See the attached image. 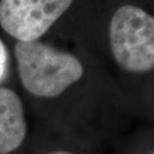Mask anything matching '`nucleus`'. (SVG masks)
I'll list each match as a JSON object with an SVG mask.
<instances>
[{"mask_svg": "<svg viewBox=\"0 0 154 154\" xmlns=\"http://www.w3.org/2000/svg\"><path fill=\"white\" fill-rule=\"evenodd\" d=\"M152 154H154V152H153V153H152Z\"/></svg>", "mask_w": 154, "mask_h": 154, "instance_id": "obj_7", "label": "nucleus"}, {"mask_svg": "<svg viewBox=\"0 0 154 154\" xmlns=\"http://www.w3.org/2000/svg\"><path fill=\"white\" fill-rule=\"evenodd\" d=\"M28 109L19 93L0 86V154H26L29 145Z\"/></svg>", "mask_w": 154, "mask_h": 154, "instance_id": "obj_4", "label": "nucleus"}, {"mask_svg": "<svg viewBox=\"0 0 154 154\" xmlns=\"http://www.w3.org/2000/svg\"><path fill=\"white\" fill-rule=\"evenodd\" d=\"M72 2L73 0H1L0 26L16 41H38Z\"/></svg>", "mask_w": 154, "mask_h": 154, "instance_id": "obj_3", "label": "nucleus"}, {"mask_svg": "<svg viewBox=\"0 0 154 154\" xmlns=\"http://www.w3.org/2000/svg\"><path fill=\"white\" fill-rule=\"evenodd\" d=\"M63 142L58 141L55 145L48 147L46 149H42L40 151L36 152L35 154H77L71 149H68L65 147V138L61 137Z\"/></svg>", "mask_w": 154, "mask_h": 154, "instance_id": "obj_6", "label": "nucleus"}, {"mask_svg": "<svg viewBox=\"0 0 154 154\" xmlns=\"http://www.w3.org/2000/svg\"><path fill=\"white\" fill-rule=\"evenodd\" d=\"M19 93L27 109L56 135H59L65 106L85 70L81 61L68 52L40 40L19 42L13 48Z\"/></svg>", "mask_w": 154, "mask_h": 154, "instance_id": "obj_1", "label": "nucleus"}, {"mask_svg": "<svg viewBox=\"0 0 154 154\" xmlns=\"http://www.w3.org/2000/svg\"><path fill=\"white\" fill-rule=\"evenodd\" d=\"M109 46L119 66L129 73L154 69V16L134 5L113 13L109 27Z\"/></svg>", "mask_w": 154, "mask_h": 154, "instance_id": "obj_2", "label": "nucleus"}, {"mask_svg": "<svg viewBox=\"0 0 154 154\" xmlns=\"http://www.w3.org/2000/svg\"><path fill=\"white\" fill-rule=\"evenodd\" d=\"M8 51L1 39H0V86L4 83L8 74Z\"/></svg>", "mask_w": 154, "mask_h": 154, "instance_id": "obj_5", "label": "nucleus"}]
</instances>
